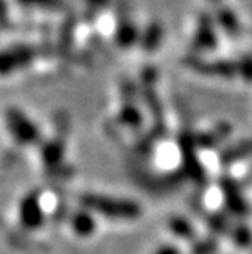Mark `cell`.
<instances>
[{
    "instance_id": "obj_1",
    "label": "cell",
    "mask_w": 252,
    "mask_h": 254,
    "mask_svg": "<svg viewBox=\"0 0 252 254\" xmlns=\"http://www.w3.org/2000/svg\"><path fill=\"white\" fill-rule=\"evenodd\" d=\"M84 205L90 210L105 215L106 218L112 219H135L140 215V207L135 202L108 198V196H96L88 195L84 198Z\"/></svg>"
},
{
    "instance_id": "obj_2",
    "label": "cell",
    "mask_w": 252,
    "mask_h": 254,
    "mask_svg": "<svg viewBox=\"0 0 252 254\" xmlns=\"http://www.w3.org/2000/svg\"><path fill=\"white\" fill-rule=\"evenodd\" d=\"M20 219L23 225H26L28 228H38L41 225L43 209L35 195H29L23 199L20 205Z\"/></svg>"
},
{
    "instance_id": "obj_3",
    "label": "cell",
    "mask_w": 252,
    "mask_h": 254,
    "mask_svg": "<svg viewBox=\"0 0 252 254\" xmlns=\"http://www.w3.org/2000/svg\"><path fill=\"white\" fill-rule=\"evenodd\" d=\"M8 122L11 132L20 142H31L35 138V128L29 122H26L20 113H11L8 116Z\"/></svg>"
},
{
    "instance_id": "obj_4",
    "label": "cell",
    "mask_w": 252,
    "mask_h": 254,
    "mask_svg": "<svg viewBox=\"0 0 252 254\" xmlns=\"http://www.w3.org/2000/svg\"><path fill=\"white\" fill-rule=\"evenodd\" d=\"M72 225L75 233H78L79 236H90L95 233V228H96V222L93 219L90 213L87 212H81L76 213L72 219Z\"/></svg>"
},
{
    "instance_id": "obj_5",
    "label": "cell",
    "mask_w": 252,
    "mask_h": 254,
    "mask_svg": "<svg viewBox=\"0 0 252 254\" xmlns=\"http://www.w3.org/2000/svg\"><path fill=\"white\" fill-rule=\"evenodd\" d=\"M170 230L175 235L182 236V238H190L193 235V230H192L190 224L184 219H181V218H175L170 222Z\"/></svg>"
},
{
    "instance_id": "obj_6",
    "label": "cell",
    "mask_w": 252,
    "mask_h": 254,
    "mask_svg": "<svg viewBox=\"0 0 252 254\" xmlns=\"http://www.w3.org/2000/svg\"><path fill=\"white\" fill-rule=\"evenodd\" d=\"M234 242H237L240 247H249L252 244V233L251 230L245 225H240L234 230Z\"/></svg>"
},
{
    "instance_id": "obj_7",
    "label": "cell",
    "mask_w": 252,
    "mask_h": 254,
    "mask_svg": "<svg viewBox=\"0 0 252 254\" xmlns=\"http://www.w3.org/2000/svg\"><path fill=\"white\" fill-rule=\"evenodd\" d=\"M153 254H179V250L176 247H172V245H166V247H161L158 248Z\"/></svg>"
}]
</instances>
